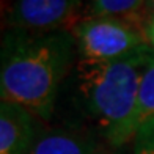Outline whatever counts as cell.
Segmentation results:
<instances>
[{
    "mask_svg": "<svg viewBox=\"0 0 154 154\" xmlns=\"http://www.w3.org/2000/svg\"><path fill=\"white\" fill-rule=\"evenodd\" d=\"M149 51L112 61L80 60L77 85L87 110L102 135L121 146L137 134V106L142 75Z\"/></svg>",
    "mask_w": 154,
    "mask_h": 154,
    "instance_id": "2",
    "label": "cell"
},
{
    "mask_svg": "<svg viewBox=\"0 0 154 154\" xmlns=\"http://www.w3.org/2000/svg\"><path fill=\"white\" fill-rule=\"evenodd\" d=\"M83 60L112 61L146 51V41L121 17H91L74 30Z\"/></svg>",
    "mask_w": 154,
    "mask_h": 154,
    "instance_id": "3",
    "label": "cell"
},
{
    "mask_svg": "<svg viewBox=\"0 0 154 154\" xmlns=\"http://www.w3.org/2000/svg\"><path fill=\"white\" fill-rule=\"evenodd\" d=\"M80 0H16L10 22L17 30H51L66 22Z\"/></svg>",
    "mask_w": 154,
    "mask_h": 154,
    "instance_id": "4",
    "label": "cell"
},
{
    "mask_svg": "<svg viewBox=\"0 0 154 154\" xmlns=\"http://www.w3.org/2000/svg\"><path fill=\"white\" fill-rule=\"evenodd\" d=\"M27 154H97L88 138L68 131H49L35 137Z\"/></svg>",
    "mask_w": 154,
    "mask_h": 154,
    "instance_id": "6",
    "label": "cell"
},
{
    "mask_svg": "<svg viewBox=\"0 0 154 154\" xmlns=\"http://www.w3.org/2000/svg\"><path fill=\"white\" fill-rule=\"evenodd\" d=\"M154 123V52L149 54L148 63L142 75L137 106V132Z\"/></svg>",
    "mask_w": 154,
    "mask_h": 154,
    "instance_id": "7",
    "label": "cell"
},
{
    "mask_svg": "<svg viewBox=\"0 0 154 154\" xmlns=\"http://www.w3.org/2000/svg\"><path fill=\"white\" fill-rule=\"evenodd\" d=\"M134 140H135L134 154H154V123L138 129Z\"/></svg>",
    "mask_w": 154,
    "mask_h": 154,
    "instance_id": "9",
    "label": "cell"
},
{
    "mask_svg": "<svg viewBox=\"0 0 154 154\" xmlns=\"http://www.w3.org/2000/svg\"><path fill=\"white\" fill-rule=\"evenodd\" d=\"M74 41L65 32L30 35L16 30L2 47L0 96L47 120L71 61Z\"/></svg>",
    "mask_w": 154,
    "mask_h": 154,
    "instance_id": "1",
    "label": "cell"
},
{
    "mask_svg": "<svg viewBox=\"0 0 154 154\" xmlns=\"http://www.w3.org/2000/svg\"><path fill=\"white\" fill-rule=\"evenodd\" d=\"M146 39H148V43L154 47V19L151 20L149 27L146 29Z\"/></svg>",
    "mask_w": 154,
    "mask_h": 154,
    "instance_id": "10",
    "label": "cell"
},
{
    "mask_svg": "<svg viewBox=\"0 0 154 154\" xmlns=\"http://www.w3.org/2000/svg\"><path fill=\"white\" fill-rule=\"evenodd\" d=\"M143 5V0H91L94 17H123L134 13Z\"/></svg>",
    "mask_w": 154,
    "mask_h": 154,
    "instance_id": "8",
    "label": "cell"
},
{
    "mask_svg": "<svg viewBox=\"0 0 154 154\" xmlns=\"http://www.w3.org/2000/svg\"><path fill=\"white\" fill-rule=\"evenodd\" d=\"M35 140L33 116L13 102L0 104V154H27Z\"/></svg>",
    "mask_w": 154,
    "mask_h": 154,
    "instance_id": "5",
    "label": "cell"
},
{
    "mask_svg": "<svg viewBox=\"0 0 154 154\" xmlns=\"http://www.w3.org/2000/svg\"><path fill=\"white\" fill-rule=\"evenodd\" d=\"M146 3H148V5H149V8L154 11V0H146Z\"/></svg>",
    "mask_w": 154,
    "mask_h": 154,
    "instance_id": "11",
    "label": "cell"
}]
</instances>
